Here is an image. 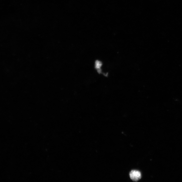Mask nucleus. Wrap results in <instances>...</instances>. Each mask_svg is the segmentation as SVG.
<instances>
[{
  "mask_svg": "<svg viewBox=\"0 0 182 182\" xmlns=\"http://www.w3.org/2000/svg\"><path fill=\"white\" fill-rule=\"evenodd\" d=\"M129 176L132 180L134 181H138L141 178L140 172L138 170H132L129 173Z\"/></svg>",
  "mask_w": 182,
  "mask_h": 182,
  "instance_id": "obj_1",
  "label": "nucleus"
}]
</instances>
